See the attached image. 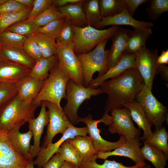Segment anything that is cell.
<instances>
[{"label": "cell", "instance_id": "7a4b0ae2", "mask_svg": "<svg viewBox=\"0 0 168 168\" xmlns=\"http://www.w3.org/2000/svg\"><path fill=\"white\" fill-rule=\"evenodd\" d=\"M70 80L57 64L50 70L49 77L32 103L39 106L41 102L47 101L61 106V100L66 99V88Z\"/></svg>", "mask_w": 168, "mask_h": 168}, {"label": "cell", "instance_id": "484cf974", "mask_svg": "<svg viewBox=\"0 0 168 168\" xmlns=\"http://www.w3.org/2000/svg\"><path fill=\"white\" fill-rule=\"evenodd\" d=\"M152 34L151 29H135L129 31L128 35L125 52L136 54L146 46V40Z\"/></svg>", "mask_w": 168, "mask_h": 168}, {"label": "cell", "instance_id": "91938a15", "mask_svg": "<svg viewBox=\"0 0 168 168\" xmlns=\"http://www.w3.org/2000/svg\"><path fill=\"white\" fill-rule=\"evenodd\" d=\"M76 168H79L78 167H77V166H76Z\"/></svg>", "mask_w": 168, "mask_h": 168}, {"label": "cell", "instance_id": "e0dca14e", "mask_svg": "<svg viewBox=\"0 0 168 168\" xmlns=\"http://www.w3.org/2000/svg\"><path fill=\"white\" fill-rule=\"evenodd\" d=\"M41 108L38 116L28 123L29 130L32 131L34 144L30 146V154L32 159L36 157L40 152V139L44 127L48 125L49 118L48 111L46 110L45 101L41 102Z\"/></svg>", "mask_w": 168, "mask_h": 168}, {"label": "cell", "instance_id": "8d00e7d4", "mask_svg": "<svg viewBox=\"0 0 168 168\" xmlns=\"http://www.w3.org/2000/svg\"><path fill=\"white\" fill-rule=\"evenodd\" d=\"M64 18L54 4L48 7L32 21L38 26H43L54 20Z\"/></svg>", "mask_w": 168, "mask_h": 168}, {"label": "cell", "instance_id": "ba28073f", "mask_svg": "<svg viewBox=\"0 0 168 168\" xmlns=\"http://www.w3.org/2000/svg\"><path fill=\"white\" fill-rule=\"evenodd\" d=\"M111 121V116L106 110L102 118L99 119L94 120L91 114H89L87 116L84 118L79 116L78 119V123L83 122L86 125L88 129V134L92 140L95 149L98 152H102L111 151L122 145L127 140L125 137L120 135L119 140L115 142L108 141L102 138L100 134V130L97 127L98 124L101 122L109 126Z\"/></svg>", "mask_w": 168, "mask_h": 168}, {"label": "cell", "instance_id": "4fadbf2b", "mask_svg": "<svg viewBox=\"0 0 168 168\" xmlns=\"http://www.w3.org/2000/svg\"><path fill=\"white\" fill-rule=\"evenodd\" d=\"M88 133L87 127L78 128L71 124L67 128L61 138L54 143H51L46 148L40 149L36 159L33 161L34 164L38 168H42L43 165L57 152L61 144L66 140L72 139L77 135H86Z\"/></svg>", "mask_w": 168, "mask_h": 168}, {"label": "cell", "instance_id": "6da1fadb", "mask_svg": "<svg viewBox=\"0 0 168 168\" xmlns=\"http://www.w3.org/2000/svg\"><path fill=\"white\" fill-rule=\"evenodd\" d=\"M144 84L138 72L134 68L102 83L99 86L103 93L108 95L105 110L120 109L122 105L134 100Z\"/></svg>", "mask_w": 168, "mask_h": 168}, {"label": "cell", "instance_id": "9c48e42d", "mask_svg": "<svg viewBox=\"0 0 168 168\" xmlns=\"http://www.w3.org/2000/svg\"><path fill=\"white\" fill-rule=\"evenodd\" d=\"M158 50H151L146 46L136 53L133 68L142 79L144 84L152 89L153 82L158 74Z\"/></svg>", "mask_w": 168, "mask_h": 168}, {"label": "cell", "instance_id": "8992f818", "mask_svg": "<svg viewBox=\"0 0 168 168\" xmlns=\"http://www.w3.org/2000/svg\"><path fill=\"white\" fill-rule=\"evenodd\" d=\"M102 93L100 88L93 89L86 87L70 80L66 90L67 102L63 110L71 124L74 125L78 123V110L85 100H89L92 96Z\"/></svg>", "mask_w": 168, "mask_h": 168}, {"label": "cell", "instance_id": "8fae6325", "mask_svg": "<svg viewBox=\"0 0 168 168\" xmlns=\"http://www.w3.org/2000/svg\"><path fill=\"white\" fill-rule=\"evenodd\" d=\"M112 122L108 130L111 133H117L127 140L140 137L139 129L134 125L129 110L127 108L113 109L110 111Z\"/></svg>", "mask_w": 168, "mask_h": 168}, {"label": "cell", "instance_id": "f1b7e54d", "mask_svg": "<svg viewBox=\"0 0 168 168\" xmlns=\"http://www.w3.org/2000/svg\"><path fill=\"white\" fill-rule=\"evenodd\" d=\"M143 142L141 151L144 160L150 162L155 168H165L168 156L159 148Z\"/></svg>", "mask_w": 168, "mask_h": 168}, {"label": "cell", "instance_id": "e575fe53", "mask_svg": "<svg viewBox=\"0 0 168 168\" xmlns=\"http://www.w3.org/2000/svg\"><path fill=\"white\" fill-rule=\"evenodd\" d=\"M39 27L34 23L32 20L26 19L16 22L6 30L27 38L37 32Z\"/></svg>", "mask_w": 168, "mask_h": 168}, {"label": "cell", "instance_id": "ab89813d", "mask_svg": "<svg viewBox=\"0 0 168 168\" xmlns=\"http://www.w3.org/2000/svg\"><path fill=\"white\" fill-rule=\"evenodd\" d=\"M26 37L5 30L0 34V44L2 46L23 48Z\"/></svg>", "mask_w": 168, "mask_h": 168}, {"label": "cell", "instance_id": "680465c9", "mask_svg": "<svg viewBox=\"0 0 168 168\" xmlns=\"http://www.w3.org/2000/svg\"><path fill=\"white\" fill-rule=\"evenodd\" d=\"M7 0H0V5L6 2Z\"/></svg>", "mask_w": 168, "mask_h": 168}, {"label": "cell", "instance_id": "4dcf8cb0", "mask_svg": "<svg viewBox=\"0 0 168 168\" xmlns=\"http://www.w3.org/2000/svg\"><path fill=\"white\" fill-rule=\"evenodd\" d=\"M35 34L43 58L57 55L58 44L54 39L39 32Z\"/></svg>", "mask_w": 168, "mask_h": 168}, {"label": "cell", "instance_id": "7c38bea8", "mask_svg": "<svg viewBox=\"0 0 168 168\" xmlns=\"http://www.w3.org/2000/svg\"><path fill=\"white\" fill-rule=\"evenodd\" d=\"M48 109L49 121L41 149L46 148L52 143L54 136L58 133L62 135L71 124L61 106L45 101Z\"/></svg>", "mask_w": 168, "mask_h": 168}, {"label": "cell", "instance_id": "db71d44e", "mask_svg": "<svg viewBox=\"0 0 168 168\" xmlns=\"http://www.w3.org/2000/svg\"><path fill=\"white\" fill-rule=\"evenodd\" d=\"M76 166L70 162L64 161L60 168H76Z\"/></svg>", "mask_w": 168, "mask_h": 168}, {"label": "cell", "instance_id": "d6986e66", "mask_svg": "<svg viewBox=\"0 0 168 168\" xmlns=\"http://www.w3.org/2000/svg\"><path fill=\"white\" fill-rule=\"evenodd\" d=\"M135 57L136 54L125 52L114 67L103 75L93 79L88 87L93 89L97 88L108 79L115 77L128 69L133 68Z\"/></svg>", "mask_w": 168, "mask_h": 168}, {"label": "cell", "instance_id": "5b68a950", "mask_svg": "<svg viewBox=\"0 0 168 168\" xmlns=\"http://www.w3.org/2000/svg\"><path fill=\"white\" fill-rule=\"evenodd\" d=\"M108 40L102 41L87 53L76 54L82 66L85 87L89 86L95 72H98V77H100L107 71L106 60L109 50H105V47Z\"/></svg>", "mask_w": 168, "mask_h": 168}, {"label": "cell", "instance_id": "f6af8a7d", "mask_svg": "<svg viewBox=\"0 0 168 168\" xmlns=\"http://www.w3.org/2000/svg\"><path fill=\"white\" fill-rule=\"evenodd\" d=\"M31 8L26 6L15 0H7L0 5V14L8 12H17L31 10Z\"/></svg>", "mask_w": 168, "mask_h": 168}, {"label": "cell", "instance_id": "f546056e", "mask_svg": "<svg viewBox=\"0 0 168 168\" xmlns=\"http://www.w3.org/2000/svg\"><path fill=\"white\" fill-rule=\"evenodd\" d=\"M97 155L96 154L82 160L79 168H136L142 166L145 164H135L131 166H126L121 163L114 160L110 161L105 159L104 163L101 164H98L96 161L98 158Z\"/></svg>", "mask_w": 168, "mask_h": 168}, {"label": "cell", "instance_id": "cb8c5ba5", "mask_svg": "<svg viewBox=\"0 0 168 168\" xmlns=\"http://www.w3.org/2000/svg\"><path fill=\"white\" fill-rule=\"evenodd\" d=\"M44 81L29 76L25 77L17 83L18 95L25 101L31 103L41 90Z\"/></svg>", "mask_w": 168, "mask_h": 168}, {"label": "cell", "instance_id": "277c9868", "mask_svg": "<svg viewBox=\"0 0 168 168\" xmlns=\"http://www.w3.org/2000/svg\"><path fill=\"white\" fill-rule=\"evenodd\" d=\"M38 107L25 101L17 94L0 113V129L7 133L21 121L29 123L35 118Z\"/></svg>", "mask_w": 168, "mask_h": 168}, {"label": "cell", "instance_id": "44dd1931", "mask_svg": "<svg viewBox=\"0 0 168 168\" xmlns=\"http://www.w3.org/2000/svg\"><path fill=\"white\" fill-rule=\"evenodd\" d=\"M31 70L2 60L0 62V83H16L28 76Z\"/></svg>", "mask_w": 168, "mask_h": 168}, {"label": "cell", "instance_id": "60d3db41", "mask_svg": "<svg viewBox=\"0 0 168 168\" xmlns=\"http://www.w3.org/2000/svg\"><path fill=\"white\" fill-rule=\"evenodd\" d=\"M74 35L73 25L65 19L55 40L59 45H66L73 44Z\"/></svg>", "mask_w": 168, "mask_h": 168}, {"label": "cell", "instance_id": "b9f144b4", "mask_svg": "<svg viewBox=\"0 0 168 168\" xmlns=\"http://www.w3.org/2000/svg\"><path fill=\"white\" fill-rule=\"evenodd\" d=\"M149 2L150 5L146 10L152 20L156 21L163 13L168 11V0H151Z\"/></svg>", "mask_w": 168, "mask_h": 168}, {"label": "cell", "instance_id": "3957f363", "mask_svg": "<svg viewBox=\"0 0 168 168\" xmlns=\"http://www.w3.org/2000/svg\"><path fill=\"white\" fill-rule=\"evenodd\" d=\"M74 30L73 50L76 54L87 53L102 41L109 39L119 27L112 26L105 30H99L87 26L78 27L73 25Z\"/></svg>", "mask_w": 168, "mask_h": 168}, {"label": "cell", "instance_id": "ac0fdd59", "mask_svg": "<svg viewBox=\"0 0 168 168\" xmlns=\"http://www.w3.org/2000/svg\"><path fill=\"white\" fill-rule=\"evenodd\" d=\"M127 25L133 27L135 29H151L153 23L134 19L125 9L115 15L103 18L95 28L100 30L108 26Z\"/></svg>", "mask_w": 168, "mask_h": 168}, {"label": "cell", "instance_id": "d6a6232c", "mask_svg": "<svg viewBox=\"0 0 168 168\" xmlns=\"http://www.w3.org/2000/svg\"><path fill=\"white\" fill-rule=\"evenodd\" d=\"M98 1L102 18L115 15L125 9L123 0Z\"/></svg>", "mask_w": 168, "mask_h": 168}, {"label": "cell", "instance_id": "9f6ffc18", "mask_svg": "<svg viewBox=\"0 0 168 168\" xmlns=\"http://www.w3.org/2000/svg\"><path fill=\"white\" fill-rule=\"evenodd\" d=\"M136 168H152V167L150 165L146 164L142 166L138 167Z\"/></svg>", "mask_w": 168, "mask_h": 168}, {"label": "cell", "instance_id": "816d5d0a", "mask_svg": "<svg viewBox=\"0 0 168 168\" xmlns=\"http://www.w3.org/2000/svg\"><path fill=\"white\" fill-rule=\"evenodd\" d=\"M157 62L159 64H167L168 63V50H163L158 56Z\"/></svg>", "mask_w": 168, "mask_h": 168}, {"label": "cell", "instance_id": "d590c367", "mask_svg": "<svg viewBox=\"0 0 168 168\" xmlns=\"http://www.w3.org/2000/svg\"><path fill=\"white\" fill-rule=\"evenodd\" d=\"M57 152L65 161L70 162L77 167L80 165L82 160L77 150L67 140L58 148Z\"/></svg>", "mask_w": 168, "mask_h": 168}, {"label": "cell", "instance_id": "ffe728a7", "mask_svg": "<svg viewBox=\"0 0 168 168\" xmlns=\"http://www.w3.org/2000/svg\"><path fill=\"white\" fill-rule=\"evenodd\" d=\"M129 30L119 28L111 37L112 44L108 50L106 60L107 71L114 67L125 52L128 34Z\"/></svg>", "mask_w": 168, "mask_h": 168}, {"label": "cell", "instance_id": "d4e9b609", "mask_svg": "<svg viewBox=\"0 0 168 168\" xmlns=\"http://www.w3.org/2000/svg\"><path fill=\"white\" fill-rule=\"evenodd\" d=\"M1 53L2 60L23 67L32 69L36 62L23 48L2 46Z\"/></svg>", "mask_w": 168, "mask_h": 168}, {"label": "cell", "instance_id": "9a60e30c", "mask_svg": "<svg viewBox=\"0 0 168 168\" xmlns=\"http://www.w3.org/2000/svg\"><path fill=\"white\" fill-rule=\"evenodd\" d=\"M140 137L128 140L120 146L110 152H99L98 158L106 159L108 157L118 156L128 157L131 159L135 164H145L141 151L142 143L140 142Z\"/></svg>", "mask_w": 168, "mask_h": 168}, {"label": "cell", "instance_id": "836d02e7", "mask_svg": "<svg viewBox=\"0 0 168 168\" xmlns=\"http://www.w3.org/2000/svg\"><path fill=\"white\" fill-rule=\"evenodd\" d=\"M83 5L88 25L95 27L102 19L98 0H85Z\"/></svg>", "mask_w": 168, "mask_h": 168}, {"label": "cell", "instance_id": "4316f807", "mask_svg": "<svg viewBox=\"0 0 168 168\" xmlns=\"http://www.w3.org/2000/svg\"><path fill=\"white\" fill-rule=\"evenodd\" d=\"M58 62L57 55L43 58L36 62L29 76L40 81H44L49 77L50 70Z\"/></svg>", "mask_w": 168, "mask_h": 168}, {"label": "cell", "instance_id": "bcb514c9", "mask_svg": "<svg viewBox=\"0 0 168 168\" xmlns=\"http://www.w3.org/2000/svg\"><path fill=\"white\" fill-rule=\"evenodd\" d=\"M52 4V0H34L33 7L27 19L32 20Z\"/></svg>", "mask_w": 168, "mask_h": 168}, {"label": "cell", "instance_id": "f5cc1de1", "mask_svg": "<svg viewBox=\"0 0 168 168\" xmlns=\"http://www.w3.org/2000/svg\"><path fill=\"white\" fill-rule=\"evenodd\" d=\"M19 3L30 8L33 7L34 0H15Z\"/></svg>", "mask_w": 168, "mask_h": 168}, {"label": "cell", "instance_id": "74e56055", "mask_svg": "<svg viewBox=\"0 0 168 168\" xmlns=\"http://www.w3.org/2000/svg\"><path fill=\"white\" fill-rule=\"evenodd\" d=\"M31 10L21 12L0 14V34L16 22L27 19Z\"/></svg>", "mask_w": 168, "mask_h": 168}, {"label": "cell", "instance_id": "603a6c76", "mask_svg": "<svg viewBox=\"0 0 168 168\" xmlns=\"http://www.w3.org/2000/svg\"><path fill=\"white\" fill-rule=\"evenodd\" d=\"M85 1L57 8L64 18L72 25L83 27L88 26L83 5Z\"/></svg>", "mask_w": 168, "mask_h": 168}, {"label": "cell", "instance_id": "11a10c76", "mask_svg": "<svg viewBox=\"0 0 168 168\" xmlns=\"http://www.w3.org/2000/svg\"><path fill=\"white\" fill-rule=\"evenodd\" d=\"M33 160L28 161V163L24 168H34Z\"/></svg>", "mask_w": 168, "mask_h": 168}, {"label": "cell", "instance_id": "c3c4849f", "mask_svg": "<svg viewBox=\"0 0 168 168\" xmlns=\"http://www.w3.org/2000/svg\"><path fill=\"white\" fill-rule=\"evenodd\" d=\"M64 161L60 154L57 152L43 166V168H60Z\"/></svg>", "mask_w": 168, "mask_h": 168}, {"label": "cell", "instance_id": "f35d334b", "mask_svg": "<svg viewBox=\"0 0 168 168\" xmlns=\"http://www.w3.org/2000/svg\"><path fill=\"white\" fill-rule=\"evenodd\" d=\"M16 83H0V113L17 94Z\"/></svg>", "mask_w": 168, "mask_h": 168}, {"label": "cell", "instance_id": "30bf717a", "mask_svg": "<svg viewBox=\"0 0 168 168\" xmlns=\"http://www.w3.org/2000/svg\"><path fill=\"white\" fill-rule=\"evenodd\" d=\"M57 65L75 83L84 86L82 66L79 59L73 50V44L66 45L58 44Z\"/></svg>", "mask_w": 168, "mask_h": 168}, {"label": "cell", "instance_id": "5bb4252c", "mask_svg": "<svg viewBox=\"0 0 168 168\" xmlns=\"http://www.w3.org/2000/svg\"><path fill=\"white\" fill-rule=\"evenodd\" d=\"M7 133L0 129V168H24L28 160L14 150Z\"/></svg>", "mask_w": 168, "mask_h": 168}, {"label": "cell", "instance_id": "681fc988", "mask_svg": "<svg viewBox=\"0 0 168 168\" xmlns=\"http://www.w3.org/2000/svg\"><path fill=\"white\" fill-rule=\"evenodd\" d=\"M85 0H52L53 4L56 7H60L67 5L83 2Z\"/></svg>", "mask_w": 168, "mask_h": 168}, {"label": "cell", "instance_id": "7dc6e473", "mask_svg": "<svg viewBox=\"0 0 168 168\" xmlns=\"http://www.w3.org/2000/svg\"><path fill=\"white\" fill-rule=\"evenodd\" d=\"M125 9L132 16L136 10L141 4L149 2L148 0H123Z\"/></svg>", "mask_w": 168, "mask_h": 168}, {"label": "cell", "instance_id": "ee69618b", "mask_svg": "<svg viewBox=\"0 0 168 168\" xmlns=\"http://www.w3.org/2000/svg\"><path fill=\"white\" fill-rule=\"evenodd\" d=\"M65 20L63 18L52 21L43 26L39 27L37 32L45 34L55 40Z\"/></svg>", "mask_w": 168, "mask_h": 168}, {"label": "cell", "instance_id": "7bdbcfd3", "mask_svg": "<svg viewBox=\"0 0 168 168\" xmlns=\"http://www.w3.org/2000/svg\"><path fill=\"white\" fill-rule=\"evenodd\" d=\"M35 34L26 38L24 43L23 48L30 57L36 61L43 57L36 42Z\"/></svg>", "mask_w": 168, "mask_h": 168}, {"label": "cell", "instance_id": "1f68e13d", "mask_svg": "<svg viewBox=\"0 0 168 168\" xmlns=\"http://www.w3.org/2000/svg\"><path fill=\"white\" fill-rule=\"evenodd\" d=\"M168 132L163 126L159 130H155L150 138L143 141L149 145L161 150L168 156Z\"/></svg>", "mask_w": 168, "mask_h": 168}, {"label": "cell", "instance_id": "f907efd6", "mask_svg": "<svg viewBox=\"0 0 168 168\" xmlns=\"http://www.w3.org/2000/svg\"><path fill=\"white\" fill-rule=\"evenodd\" d=\"M158 73L164 80L168 81V67L165 64H159Z\"/></svg>", "mask_w": 168, "mask_h": 168}, {"label": "cell", "instance_id": "2e32d148", "mask_svg": "<svg viewBox=\"0 0 168 168\" xmlns=\"http://www.w3.org/2000/svg\"><path fill=\"white\" fill-rule=\"evenodd\" d=\"M26 123L24 120L21 121L9 130L7 135L14 150L28 161L33 160L30 154V142L33 137V133L30 130L24 133L19 131L21 127Z\"/></svg>", "mask_w": 168, "mask_h": 168}, {"label": "cell", "instance_id": "52a82bcc", "mask_svg": "<svg viewBox=\"0 0 168 168\" xmlns=\"http://www.w3.org/2000/svg\"><path fill=\"white\" fill-rule=\"evenodd\" d=\"M152 89L144 84L136 97L150 124L159 130L168 117V108L159 102L153 94Z\"/></svg>", "mask_w": 168, "mask_h": 168}, {"label": "cell", "instance_id": "7402d4cb", "mask_svg": "<svg viewBox=\"0 0 168 168\" xmlns=\"http://www.w3.org/2000/svg\"><path fill=\"white\" fill-rule=\"evenodd\" d=\"M122 106L129 110L131 118L136 123L139 129H141L143 131V135L140 137L141 139L144 141L150 138L152 134V125L147 119L140 104L134 100L126 103Z\"/></svg>", "mask_w": 168, "mask_h": 168}, {"label": "cell", "instance_id": "83f0119b", "mask_svg": "<svg viewBox=\"0 0 168 168\" xmlns=\"http://www.w3.org/2000/svg\"><path fill=\"white\" fill-rule=\"evenodd\" d=\"M67 140L77 150L82 161L97 154L99 152L94 147L92 140L89 136L77 135L73 138Z\"/></svg>", "mask_w": 168, "mask_h": 168}, {"label": "cell", "instance_id": "6f0895ef", "mask_svg": "<svg viewBox=\"0 0 168 168\" xmlns=\"http://www.w3.org/2000/svg\"><path fill=\"white\" fill-rule=\"evenodd\" d=\"M1 48H2V45L0 44V62L2 60V56H1Z\"/></svg>", "mask_w": 168, "mask_h": 168}]
</instances>
